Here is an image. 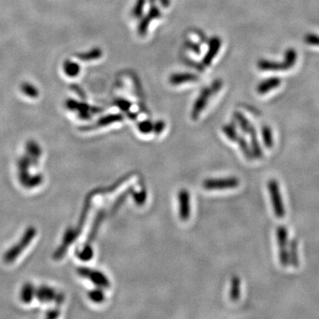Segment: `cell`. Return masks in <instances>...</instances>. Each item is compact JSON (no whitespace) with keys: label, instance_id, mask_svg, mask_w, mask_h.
Returning <instances> with one entry per match:
<instances>
[{"label":"cell","instance_id":"cell-1","mask_svg":"<svg viewBox=\"0 0 319 319\" xmlns=\"http://www.w3.org/2000/svg\"><path fill=\"white\" fill-rule=\"evenodd\" d=\"M297 60V53L295 49L289 48L285 53V59L282 62L262 60L258 62V68L264 71H285L293 68Z\"/></svg>","mask_w":319,"mask_h":319},{"label":"cell","instance_id":"cell-2","mask_svg":"<svg viewBox=\"0 0 319 319\" xmlns=\"http://www.w3.org/2000/svg\"><path fill=\"white\" fill-rule=\"evenodd\" d=\"M269 194L271 197L272 209L275 216L278 218H283L285 216V204L282 199L281 192L279 188V184L276 179H271L267 185Z\"/></svg>","mask_w":319,"mask_h":319},{"label":"cell","instance_id":"cell-3","mask_svg":"<svg viewBox=\"0 0 319 319\" xmlns=\"http://www.w3.org/2000/svg\"><path fill=\"white\" fill-rule=\"evenodd\" d=\"M276 237L278 246L279 262L283 267H288V230L285 225H279L276 230Z\"/></svg>","mask_w":319,"mask_h":319},{"label":"cell","instance_id":"cell-4","mask_svg":"<svg viewBox=\"0 0 319 319\" xmlns=\"http://www.w3.org/2000/svg\"><path fill=\"white\" fill-rule=\"evenodd\" d=\"M35 235H36V230L34 228L27 229L22 239L20 240V242L15 247H12V249L5 254V261L11 263L15 260L19 256V254H21V252H23L25 247H27V245H30L31 240H33V238L35 237Z\"/></svg>","mask_w":319,"mask_h":319},{"label":"cell","instance_id":"cell-5","mask_svg":"<svg viewBox=\"0 0 319 319\" xmlns=\"http://www.w3.org/2000/svg\"><path fill=\"white\" fill-rule=\"evenodd\" d=\"M240 186V180L237 178L230 177L227 179H207L203 181V188L206 190H223L234 189Z\"/></svg>","mask_w":319,"mask_h":319},{"label":"cell","instance_id":"cell-6","mask_svg":"<svg viewBox=\"0 0 319 319\" xmlns=\"http://www.w3.org/2000/svg\"><path fill=\"white\" fill-rule=\"evenodd\" d=\"M77 272L83 278H88L91 281L93 282L95 285L102 287V288H108L110 286V282L106 275H104L100 271L91 270L89 268L81 267L77 269Z\"/></svg>","mask_w":319,"mask_h":319},{"label":"cell","instance_id":"cell-7","mask_svg":"<svg viewBox=\"0 0 319 319\" xmlns=\"http://www.w3.org/2000/svg\"><path fill=\"white\" fill-rule=\"evenodd\" d=\"M213 94L212 90L210 88H204V89L199 93V97L197 98V100L194 102L193 107H192V113H191V117L192 120H197L199 118L200 113L203 110L205 109L207 105L210 101V97Z\"/></svg>","mask_w":319,"mask_h":319},{"label":"cell","instance_id":"cell-8","mask_svg":"<svg viewBox=\"0 0 319 319\" xmlns=\"http://www.w3.org/2000/svg\"><path fill=\"white\" fill-rule=\"evenodd\" d=\"M66 107L73 112H77V115L82 119H89L92 117V112H93V107H91L83 102L76 101L73 99H68L65 102Z\"/></svg>","mask_w":319,"mask_h":319},{"label":"cell","instance_id":"cell-9","mask_svg":"<svg viewBox=\"0 0 319 319\" xmlns=\"http://www.w3.org/2000/svg\"><path fill=\"white\" fill-rule=\"evenodd\" d=\"M179 217L186 222L190 217L191 208H190V194L186 189H181L179 192Z\"/></svg>","mask_w":319,"mask_h":319},{"label":"cell","instance_id":"cell-10","mask_svg":"<svg viewBox=\"0 0 319 319\" xmlns=\"http://www.w3.org/2000/svg\"><path fill=\"white\" fill-rule=\"evenodd\" d=\"M161 17V11L159 10L158 7H153L150 11L148 12V14L141 20L138 27H137V32L140 36H144L148 32V27L151 23V21L155 19H158Z\"/></svg>","mask_w":319,"mask_h":319},{"label":"cell","instance_id":"cell-11","mask_svg":"<svg viewBox=\"0 0 319 319\" xmlns=\"http://www.w3.org/2000/svg\"><path fill=\"white\" fill-rule=\"evenodd\" d=\"M221 45H222L221 39L217 37H215L210 40L209 50H208L205 57L203 58V65L208 67L212 63L214 59L216 58V55L218 54V52H219Z\"/></svg>","mask_w":319,"mask_h":319},{"label":"cell","instance_id":"cell-12","mask_svg":"<svg viewBox=\"0 0 319 319\" xmlns=\"http://www.w3.org/2000/svg\"><path fill=\"white\" fill-rule=\"evenodd\" d=\"M124 120V117L122 114H108L106 117H101L100 119L98 120L96 124L92 126H86L83 127L84 129H82L83 131H91V130H94V129H99V128L104 127L106 125H109V124H113V123H119Z\"/></svg>","mask_w":319,"mask_h":319},{"label":"cell","instance_id":"cell-13","mask_svg":"<svg viewBox=\"0 0 319 319\" xmlns=\"http://www.w3.org/2000/svg\"><path fill=\"white\" fill-rule=\"evenodd\" d=\"M280 84H281V80L279 79L278 77L273 76V77L268 78V79L260 82L258 84L256 91L260 95H265L272 90L278 88Z\"/></svg>","mask_w":319,"mask_h":319},{"label":"cell","instance_id":"cell-14","mask_svg":"<svg viewBox=\"0 0 319 319\" xmlns=\"http://www.w3.org/2000/svg\"><path fill=\"white\" fill-rule=\"evenodd\" d=\"M248 134L250 136L251 141V149L253 152V155H254V158L261 159L264 156V152L261 148V144L258 139L257 132L255 128L252 125V127L250 128V130L248 131Z\"/></svg>","mask_w":319,"mask_h":319},{"label":"cell","instance_id":"cell-15","mask_svg":"<svg viewBox=\"0 0 319 319\" xmlns=\"http://www.w3.org/2000/svg\"><path fill=\"white\" fill-rule=\"evenodd\" d=\"M198 80V76L191 73H177L173 74L169 77V82L172 85H179L186 82H195Z\"/></svg>","mask_w":319,"mask_h":319},{"label":"cell","instance_id":"cell-16","mask_svg":"<svg viewBox=\"0 0 319 319\" xmlns=\"http://www.w3.org/2000/svg\"><path fill=\"white\" fill-rule=\"evenodd\" d=\"M289 264L295 269L300 266L299 259L298 241L296 239H292L288 243Z\"/></svg>","mask_w":319,"mask_h":319},{"label":"cell","instance_id":"cell-17","mask_svg":"<svg viewBox=\"0 0 319 319\" xmlns=\"http://www.w3.org/2000/svg\"><path fill=\"white\" fill-rule=\"evenodd\" d=\"M62 69H63V72L66 76L71 77V78L78 76L80 71H81L79 64L73 62V61H70V60H66L65 62H63Z\"/></svg>","mask_w":319,"mask_h":319},{"label":"cell","instance_id":"cell-18","mask_svg":"<svg viewBox=\"0 0 319 319\" xmlns=\"http://www.w3.org/2000/svg\"><path fill=\"white\" fill-rule=\"evenodd\" d=\"M21 93L24 94L25 96L28 97L31 99H37L39 96V90L37 86L30 82H21L20 85Z\"/></svg>","mask_w":319,"mask_h":319},{"label":"cell","instance_id":"cell-19","mask_svg":"<svg viewBox=\"0 0 319 319\" xmlns=\"http://www.w3.org/2000/svg\"><path fill=\"white\" fill-rule=\"evenodd\" d=\"M102 56V51L100 48L91 49L88 52H81L76 54V57L82 62H91L100 59Z\"/></svg>","mask_w":319,"mask_h":319},{"label":"cell","instance_id":"cell-20","mask_svg":"<svg viewBox=\"0 0 319 319\" xmlns=\"http://www.w3.org/2000/svg\"><path fill=\"white\" fill-rule=\"evenodd\" d=\"M240 297V278L234 276L230 281V298L233 302H237Z\"/></svg>","mask_w":319,"mask_h":319},{"label":"cell","instance_id":"cell-21","mask_svg":"<svg viewBox=\"0 0 319 319\" xmlns=\"http://www.w3.org/2000/svg\"><path fill=\"white\" fill-rule=\"evenodd\" d=\"M237 143L239 144L240 150L243 153L244 156H245L247 160H249V161L253 160V159H254V155H253V152H252L250 146L247 143V139H246L243 136H239Z\"/></svg>","mask_w":319,"mask_h":319},{"label":"cell","instance_id":"cell-22","mask_svg":"<svg viewBox=\"0 0 319 319\" xmlns=\"http://www.w3.org/2000/svg\"><path fill=\"white\" fill-rule=\"evenodd\" d=\"M261 131L262 137H263L265 148H267L268 149H271V148H273L274 140H273V134H272L271 127H269L267 125H265V126L262 127Z\"/></svg>","mask_w":319,"mask_h":319},{"label":"cell","instance_id":"cell-23","mask_svg":"<svg viewBox=\"0 0 319 319\" xmlns=\"http://www.w3.org/2000/svg\"><path fill=\"white\" fill-rule=\"evenodd\" d=\"M234 115L236 121H237L238 124L240 125L241 131H243L244 133H248L250 128L252 127V124H251L250 122L247 120L246 117L242 113H240V112H235Z\"/></svg>","mask_w":319,"mask_h":319},{"label":"cell","instance_id":"cell-24","mask_svg":"<svg viewBox=\"0 0 319 319\" xmlns=\"http://www.w3.org/2000/svg\"><path fill=\"white\" fill-rule=\"evenodd\" d=\"M104 216H105V211H104V210H100V212L98 213V216H97L96 219H95L94 223H93V228H92V230H91V233H90L89 238H88L89 242L93 240V239L96 236L100 223H102V221H103Z\"/></svg>","mask_w":319,"mask_h":319},{"label":"cell","instance_id":"cell-25","mask_svg":"<svg viewBox=\"0 0 319 319\" xmlns=\"http://www.w3.org/2000/svg\"><path fill=\"white\" fill-rule=\"evenodd\" d=\"M223 131L224 135L226 136L227 138H229L233 142H237L239 138V134H238L237 130L234 126V124H226L223 127Z\"/></svg>","mask_w":319,"mask_h":319},{"label":"cell","instance_id":"cell-26","mask_svg":"<svg viewBox=\"0 0 319 319\" xmlns=\"http://www.w3.org/2000/svg\"><path fill=\"white\" fill-rule=\"evenodd\" d=\"M53 295H54L53 290L48 288V287H42V288L39 289L38 293V299L42 302L52 301L53 299Z\"/></svg>","mask_w":319,"mask_h":319},{"label":"cell","instance_id":"cell-27","mask_svg":"<svg viewBox=\"0 0 319 319\" xmlns=\"http://www.w3.org/2000/svg\"><path fill=\"white\" fill-rule=\"evenodd\" d=\"M131 193H132V196H133L134 201L137 203L138 206L144 205L146 200H147V198H148V194H147V192H146L144 189H142L139 192H133L132 191Z\"/></svg>","mask_w":319,"mask_h":319},{"label":"cell","instance_id":"cell-28","mask_svg":"<svg viewBox=\"0 0 319 319\" xmlns=\"http://www.w3.org/2000/svg\"><path fill=\"white\" fill-rule=\"evenodd\" d=\"M89 298L93 301V302H97V303H100V302H103L105 300V294L101 289H95V290H92L90 291Z\"/></svg>","mask_w":319,"mask_h":319},{"label":"cell","instance_id":"cell-29","mask_svg":"<svg viewBox=\"0 0 319 319\" xmlns=\"http://www.w3.org/2000/svg\"><path fill=\"white\" fill-rule=\"evenodd\" d=\"M137 128H138V131H140L141 133L148 134L152 132L154 130V124L150 121H143L138 124Z\"/></svg>","mask_w":319,"mask_h":319},{"label":"cell","instance_id":"cell-30","mask_svg":"<svg viewBox=\"0 0 319 319\" xmlns=\"http://www.w3.org/2000/svg\"><path fill=\"white\" fill-rule=\"evenodd\" d=\"M144 6H146V0H137V2L134 6L133 10H132V15L134 17H140L143 14Z\"/></svg>","mask_w":319,"mask_h":319},{"label":"cell","instance_id":"cell-31","mask_svg":"<svg viewBox=\"0 0 319 319\" xmlns=\"http://www.w3.org/2000/svg\"><path fill=\"white\" fill-rule=\"evenodd\" d=\"M33 295H34V290H33L32 285H27L22 290L21 298L25 302H30L33 298Z\"/></svg>","mask_w":319,"mask_h":319},{"label":"cell","instance_id":"cell-32","mask_svg":"<svg viewBox=\"0 0 319 319\" xmlns=\"http://www.w3.org/2000/svg\"><path fill=\"white\" fill-rule=\"evenodd\" d=\"M78 256L82 261H88L93 256V248L89 245H86L85 247H83L82 252L78 254Z\"/></svg>","mask_w":319,"mask_h":319},{"label":"cell","instance_id":"cell-33","mask_svg":"<svg viewBox=\"0 0 319 319\" xmlns=\"http://www.w3.org/2000/svg\"><path fill=\"white\" fill-rule=\"evenodd\" d=\"M306 44L314 46H319V36L316 34H307L304 38Z\"/></svg>","mask_w":319,"mask_h":319},{"label":"cell","instance_id":"cell-34","mask_svg":"<svg viewBox=\"0 0 319 319\" xmlns=\"http://www.w3.org/2000/svg\"><path fill=\"white\" fill-rule=\"evenodd\" d=\"M114 104H115L122 111H124V112H127V111L131 109V102H130L129 100L120 99V100H117V101L114 102Z\"/></svg>","mask_w":319,"mask_h":319},{"label":"cell","instance_id":"cell-35","mask_svg":"<svg viewBox=\"0 0 319 319\" xmlns=\"http://www.w3.org/2000/svg\"><path fill=\"white\" fill-rule=\"evenodd\" d=\"M165 128V123L163 121H158V122H156L155 124H154V130L153 131L155 132L156 135H159V134H161L163 130H164Z\"/></svg>","mask_w":319,"mask_h":319},{"label":"cell","instance_id":"cell-36","mask_svg":"<svg viewBox=\"0 0 319 319\" xmlns=\"http://www.w3.org/2000/svg\"><path fill=\"white\" fill-rule=\"evenodd\" d=\"M212 85L211 90H212L213 93H218L220 90H221V88H222L223 82H222L221 80H216V81L214 82V83H213Z\"/></svg>","mask_w":319,"mask_h":319}]
</instances>
